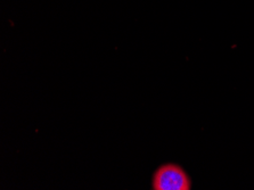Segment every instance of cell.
Segmentation results:
<instances>
[{
  "label": "cell",
  "instance_id": "1",
  "mask_svg": "<svg viewBox=\"0 0 254 190\" xmlns=\"http://www.w3.org/2000/svg\"><path fill=\"white\" fill-rule=\"evenodd\" d=\"M153 190H190L191 179L182 166L167 163L159 166L152 177Z\"/></svg>",
  "mask_w": 254,
  "mask_h": 190
}]
</instances>
